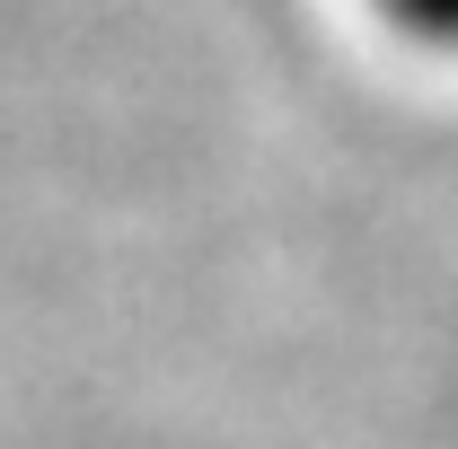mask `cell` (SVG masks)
<instances>
[{"label":"cell","instance_id":"obj_1","mask_svg":"<svg viewBox=\"0 0 458 449\" xmlns=\"http://www.w3.org/2000/svg\"><path fill=\"white\" fill-rule=\"evenodd\" d=\"M379 27H388V36H405L414 54L458 62V0H379Z\"/></svg>","mask_w":458,"mask_h":449}]
</instances>
